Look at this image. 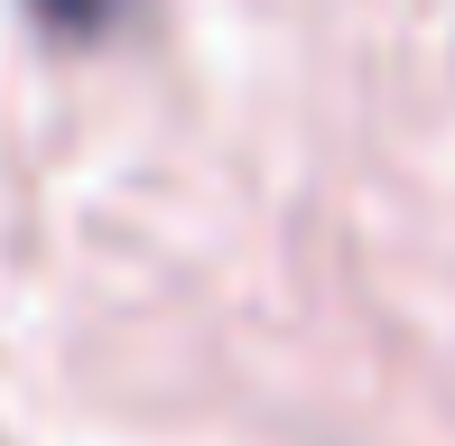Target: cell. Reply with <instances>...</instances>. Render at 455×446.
<instances>
[{
  "label": "cell",
  "instance_id": "obj_1",
  "mask_svg": "<svg viewBox=\"0 0 455 446\" xmlns=\"http://www.w3.org/2000/svg\"><path fill=\"white\" fill-rule=\"evenodd\" d=\"M47 28H66V37H112L121 19H131V0H28Z\"/></svg>",
  "mask_w": 455,
  "mask_h": 446
}]
</instances>
